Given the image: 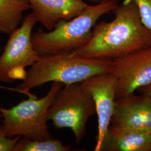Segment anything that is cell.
<instances>
[{
  "mask_svg": "<svg viewBox=\"0 0 151 151\" xmlns=\"http://www.w3.org/2000/svg\"><path fill=\"white\" fill-rule=\"evenodd\" d=\"M111 22L94 26L91 38L76 53L95 60H113L151 46V31L143 24L134 0H124L114 9Z\"/></svg>",
  "mask_w": 151,
  "mask_h": 151,
  "instance_id": "cell-1",
  "label": "cell"
},
{
  "mask_svg": "<svg viewBox=\"0 0 151 151\" xmlns=\"http://www.w3.org/2000/svg\"><path fill=\"white\" fill-rule=\"evenodd\" d=\"M118 5L113 1H103L95 5H89L71 20L58 22L49 32L39 29L32 35L34 48L42 57L77 52L89 42L99 19L113 11Z\"/></svg>",
  "mask_w": 151,
  "mask_h": 151,
  "instance_id": "cell-2",
  "label": "cell"
},
{
  "mask_svg": "<svg viewBox=\"0 0 151 151\" xmlns=\"http://www.w3.org/2000/svg\"><path fill=\"white\" fill-rule=\"evenodd\" d=\"M113 60H95L83 57L76 52L40 56L27 71L25 78L15 90L27 95L30 90L48 82L63 85L81 83L92 76L110 73Z\"/></svg>",
  "mask_w": 151,
  "mask_h": 151,
  "instance_id": "cell-3",
  "label": "cell"
},
{
  "mask_svg": "<svg viewBox=\"0 0 151 151\" xmlns=\"http://www.w3.org/2000/svg\"><path fill=\"white\" fill-rule=\"evenodd\" d=\"M63 86V83L54 82L42 98L30 97L10 109L0 106L3 118L1 125L5 135L32 140L52 138L47 126L48 111L57 93Z\"/></svg>",
  "mask_w": 151,
  "mask_h": 151,
  "instance_id": "cell-4",
  "label": "cell"
},
{
  "mask_svg": "<svg viewBox=\"0 0 151 151\" xmlns=\"http://www.w3.org/2000/svg\"><path fill=\"white\" fill-rule=\"evenodd\" d=\"M95 114L91 95L81 83H75L65 85L57 93L49 108L48 120L56 128L70 129L79 143L86 135L88 120Z\"/></svg>",
  "mask_w": 151,
  "mask_h": 151,
  "instance_id": "cell-5",
  "label": "cell"
},
{
  "mask_svg": "<svg viewBox=\"0 0 151 151\" xmlns=\"http://www.w3.org/2000/svg\"><path fill=\"white\" fill-rule=\"evenodd\" d=\"M38 22L33 12L24 18L22 25L10 35L0 56V81L12 83L23 80L25 68L32 66L40 55L34 49L32 41L33 27Z\"/></svg>",
  "mask_w": 151,
  "mask_h": 151,
  "instance_id": "cell-6",
  "label": "cell"
},
{
  "mask_svg": "<svg viewBox=\"0 0 151 151\" xmlns=\"http://www.w3.org/2000/svg\"><path fill=\"white\" fill-rule=\"evenodd\" d=\"M117 80L116 98L125 97L151 82V46L113 60Z\"/></svg>",
  "mask_w": 151,
  "mask_h": 151,
  "instance_id": "cell-7",
  "label": "cell"
},
{
  "mask_svg": "<svg viewBox=\"0 0 151 151\" xmlns=\"http://www.w3.org/2000/svg\"><path fill=\"white\" fill-rule=\"evenodd\" d=\"M81 83L95 104L98 125L94 151H101L114 112L117 80L110 72L92 76Z\"/></svg>",
  "mask_w": 151,
  "mask_h": 151,
  "instance_id": "cell-8",
  "label": "cell"
},
{
  "mask_svg": "<svg viewBox=\"0 0 151 151\" xmlns=\"http://www.w3.org/2000/svg\"><path fill=\"white\" fill-rule=\"evenodd\" d=\"M113 125L151 134V97L134 93L116 99Z\"/></svg>",
  "mask_w": 151,
  "mask_h": 151,
  "instance_id": "cell-9",
  "label": "cell"
},
{
  "mask_svg": "<svg viewBox=\"0 0 151 151\" xmlns=\"http://www.w3.org/2000/svg\"><path fill=\"white\" fill-rule=\"evenodd\" d=\"M38 22L52 30L60 20H70L88 6L85 0H27Z\"/></svg>",
  "mask_w": 151,
  "mask_h": 151,
  "instance_id": "cell-10",
  "label": "cell"
},
{
  "mask_svg": "<svg viewBox=\"0 0 151 151\" xmlns=\"http://www.w3.org/2000/svg\"><path fill=\"white\" fill-rule=\"evenodd\" d=\"M101 151H151V134L111 125Z\"/></svg>",
  "mask_w": 151,
  "mask_h": 151,
  "instance_id": "cell-11",
  "label": "cell"
},
{
  "mask_svg": "<svg viewBox=\"0 0 151 151\" xmlns=\"http://www.w3.org/2000/svg\"><path fill=\"white\" fill-rule=\"evenodd\" d=\"M30 9L27 0H0V32L10 35L22 24L24 13Z\"/></svg>",
  "mask_w": 151,
  "mask_h": 151,
  "instance_id": "cell-12",
  "label": "cell"
},
{
  "mask_svg": "<svg viewBox=\"0 0 151 151\" xmlns=\"http://www.w3.org/2000/svg\"><path fill=\"white\" fill-rule=\"evenodd\" d=\"M70 146H65L59 139L32 140L22 137L16 143L14 151H69Z\"/></svg>",
  "mask_w": 151,
  "mask_h": 151,
  "instance_id": "cell-13",
  "label": "cell"
},
{
  "mask_svg": "<svg viewBox=\"0 0 151 151\" xmlns=\"http://www.w3.org/2000/svg\"><path fill=\"white\" fill-rule=\"evenodd\" d=\"M143 24L151 31V0H134Z\"/></svg>",
  "mask_w": 151,
  "mask_h": 151,
  "instance_id": "cell-14",
  "label": "cell"
},
{
  "mask_svg": "<svg viewBox=\"0 0 151 151\" xmlns=\"http://www.w3.org/2000/svg\"><path fill=\"white\" fill-rule=\"evenodd\" d=\"M20 138V136H16L13 139L9 138L5 135L0 124V151H14L16 143Z\"/></svg>",
  "mask_w": 151,
  "mask_h": 151,
  "instance_id": "cell-15",
  "label": "cell"
},
{
  "mask_svg": "<svg viewBox=\"0 0 151 151\" xmlns=\"http://www.w3.org/2000/svg\"><path fill=\"white\" fill-rule=\"evenodd\" d=\"M138 91L140 92V93L145 94L146 95L151 97V82L146 85L145 86L142 87L138 90Z\"/></svg>",
  "mask_w": 151,
  "mask_h": 151,
  "instance_id": "cell-16",
  "label": "cell"
},
{
  "mask_svg": "<svg viewBox=\"0 0 151 151\" xmlns=\"http://www.w3.org/2000/svg\"><path fill=\"white\" fill-rule=\"evenodd\" d=\"M88 1L91 2L92 3H95V4L99 3L100 2V0H88Z\"/></svg>",
  "mask_w": 151,
  "mask_h": 151,
  "instance_id": "cell-17",
  "label": "cell"
},
{
  "mask_svg": "<svg viewBox=\"0 0 151 151\" xmlns=\"http://www.w3.org/2000/svg\"><path fill=\"white\" fill-rule=\"evenodd\" d=\"M103 1H115L117 3H118V1H119V0H100V2Z\"/></svg>",
  "mask_w": 151,
  "mask_h": 151,
  "instance_id": "cell-18",
  "label": "cell"
},
{
  "mask_svg": "<svg viewBox=\"0 0 151 151\" xmlns=\"http://www.w3.org/2000/svg\"><path fill=\"white\" fill-rule=\"evenodd\" d=\"M2 118V114L0 112V122H1V118Z\"/></svg>",
  "mask_w": 151,
  "mask_h": 151,
  "instance_id": "cell-19",
  "label": "cell"
}]
</instances>
